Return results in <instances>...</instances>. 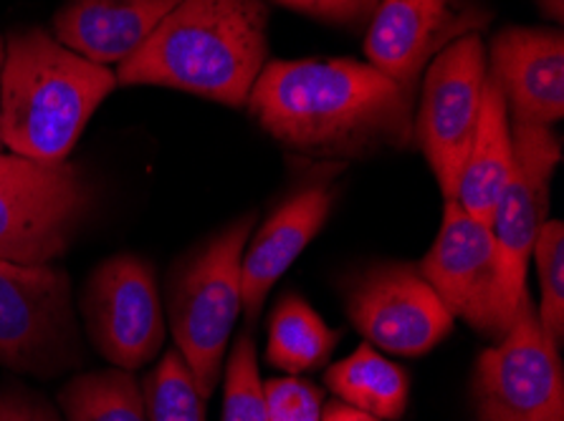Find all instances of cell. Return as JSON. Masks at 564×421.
Listing matches in <instances>:
<instances>
[{
    "instance_id": "6da1fadb",
    "label": "cell",
    "mask_w": 564,
    "mask_h": 421,
    "mask_svg": "<svg viewBox=\"0 0 564 421\" xmlns=\"http://www.w3.org/2000/svg\"><path fill=\"white\" fill-rule=\"evenodd\" d=\"M246 107L273 140L312 159H365L413 142L415 93L349 58L271 62Z\"/></svg>"
},
{
    "instance_id": "7a4b0ae2",
    "label": "cell",
    "mask_w": 564,
    "mask_h": 421,
    "mask_svg": "<svg viewBox=\"0 0 564 421\" xmlns=\"http://www.w3.org/2000/svg\"><path fill=\"white\" fill-rule=\"evenodd\" d=\"M269 56L263 0H181L117 68L122 86H165L246 107Z\"/></svg>"
},
{
    "instance_id": "3957f363",
    "label": "cell",
    "mask_w": 564,
    "mask_h": 421,
    "mask_svg": "<svg viewBox=\"0 0 564 421\" xmlns=\"http://www.w3.org/2000/svg\"><path fill=\"white\" fill-rule=\"evenodd\" d=\"M117 86L112 68L62 46L46 31L13 33L6 41L0 142L19 157L64 162Z\"/></svg>"
},
{
    "instance_id": "277c9868",
    "label": "cell",
    "mask_w": 564,
    "mask_h": 421,
    "mask_svg": "<svg viewBox=\"0 0 564 421\" xmlns=\"http://www.w3.org/2000/svg\"><path fill=\"white\" fill-rule=\"evenodd\" d=\"M253 214L236 220L177 265L167 286V323L175 351L208 401L224 374L228 341L241 315V263Z\"/></svg>"
},
{
    "instance_id": "5b68a950",
    "label": "cell",
    "mask_w": 564,
    "mask_h": 421,
    "mask_svg": "<svg viewBox=\"0 0 564 421\" xmlns=\"http://www.w3.org/2000/svg\"><path fill=\"white\" fill-rule=\"evenodd\" d=\"M94 190L72 162L0 154V263L48 265L91 212Z\"/></svg>"
},
{
    "instance_id": "8992f818",
    "label": "cell",
    "mask_w": 564,
    "mask_h": 421,
    "mask_svg": "<svg viewBox=\"0 0 564 421\" xmlns=\"http://www.w3.org/2000/svg\"><path fill=\"white\" fill-rule=\"evenodd\" d=\"M476 421H564L560 348L524 296L503 339L476 358L471 376Z\"/></svg>"
},
{
    "instance_id": "52a82bcc",
    "label": "cell",
    "mask_w": 564,
    "mask_h": 421,
    "mask_svg": "<svg viewBox=\"0 0 564 421\" xmlns=\"http://www.w3.org/2000/svg\"><path fill=\"white\" fill-rule=\"evenodd\" d=\"M79 361L68 275L51 265L0 263V366L56 376Z\"/></svg>"
},
{
    "instance_id": "ba28073f",
    "label": "cell",
    "mask_w": 564,
    "mask_h": 421,
    "mask_svg": "<svg viewBox=\"0 0 564 421\" xmlns=\"http://www.w3.org/2000/svg\"><path fill=\"white\" fill-rule=\"evenodd\" d=\"M486 74V48L478 33L453 41L425 74L413 136L421 142L446 200H456L460 171L474 144Z\"/></svg>"
},
{
    "instance_id": "9c48e42d",
    "label": "cell",
    "mask_w": 564,
    "mask_h": 421,
    "mask_svg": "<svg viewBox=\"0 0 564 421\" xmlns=\"http://www.w3.org/2000/svg\"><path fill=\"white\" fill-rule=\"evenodd\" d=\"M82 315L97 354L122 372L148 366L165 346L155 270L137 255H115L94 268L82 293Z\"/></svg>"
},
{
    "instance_id": "30bf717a",
    "label": "cell",
    "mask_w": 564,
    "mask_h": 421,
    "mask_svg": "<svg viewBox=\"0 0 564 421\" xmlns=\"http://www.w3.org/2000/svg\"><path fill=\"white\" fill-rule=\"evenodd\" d=\"M514 162L489 220L499 253L501 306L511 323L527 293V270L532 247L550 212L554 169L562 162V140L552 126L511 124Z\"/></svg>"
},
{
    "instance_id": "8fae6325",
    "label": "cell",
    "mask_w": 564,
    "mask_h": 421,
    "mask_svg": "<svg viewBox=\"0 0 564 421\" xmlns=\"http://www.w3.org/2000/svg\"><path fill=\"white\" fill-rule=\"evenodd\" d=\"M345 306L355 329L388 354L423 356L453 331V315L417 265H370L349 278Z\"/></svg>"
},
{
    "instance_id": "7c38bea8",
    "label": "cell",
    "mask_w": 564,
    "mask_h": 421,
    "mask_svg": "<svg viewBox=\"0 0 564 421\" xmlns=\"http://www.w3.org/2000/svg\"><path fill=\"white\" fill-rule=\"evenodd\" d=\"M417 270L453 318L494 343L503 339L509 321L501 306L499 253L489 222L468 214L456 200H446L438 237Z\"/></svg>"
},
{
    "instance_id": "4fadbf2b",
    "label": "cell",
    "mask_w": 564,
    "mask_h": 421,
    "mask_svg": "<svg viewBox=\"0 0 564 421\" xmlns=\"http://www.w3.org/2000/svg\"><path fill=\"white\" fill-rule=\"evenodd\" d=\"M489 23L491 11L474 0H378L365 54L370 66L415 93L425 66L443 48Z\"/></svg>"
},
{
    "instance_id": "5bb4252c",
    "label": "cell",
    "mask_w": 564,
    "mask_h": 421,
    "mask_svg": "<svg viewBox=\"0 0 564 421\" xmlns=\"http://www.w3.org/2000/svg\"><path fill=\"white\" fill-rule=\"evenodd\" d=\"M489 76L511 124L552 126L564 117V36L560 29H503L491 41Z\"/></svg>"
},
{
    "instance_id": "9a60e30c",
    "label": "cell",
    "mask_w": 564,
    "mask_h": 421,
    "mask_svg": "<svg viewBox=\"0 0 564 421\" xmlns=\"http://www.w3.org/2000/svg\"><path fill=\"white\" fill-rule=\"evenodd\" d=\"M332 202L335 195L329 187H304L256 232L241 263V311L246 321L253 323L259 318L273 282L292 268V263L327 222Z\"/></svg>"
},
{
    "instance_id": "2e32d148",
    "label": "cell",
    "mask_w": 564,
    "mask_h": 421,
    "mask_svg": "<svg viewBox=\"0 0 564 421\" xmlns=\"http://www.w3.org/2000/svg\"><path fill=\"white\" fill-rule=\"evenodd\" d=\"M181 0H68L54 38L99 66L130 58Z\"/></svg>"
},
{
    "instance_id": "e0dca14e",
    "label": "cell",
    "mask_w": 564,
    "mask_h": 421,
    "mask_svg": "<svg viewBox=\"0 0 564 421\" xmlns=\"http://www.w3.org/2000/svg\"><path fill=\"white\" fill-rule=\"evenodd\" d=\"M511 162H514V140H511L507 101H503L497 81L486 74L481 114H478L476 136L456 192L460 208L474 218L489 222L503 187L509 182Z\"/></svg>"
},
{
    "instance_id": "ac0fdd59",
    "label": "cell",
    "mask_w": 564,
    "mask_h": 421,
    "mask_svg": "<svg viewBox=\"0 0 564 421\" xmlns=\"http://www.w3.org/2000/svg\"><path fill=\"white\" fill-rule=\"evenodd\" d=\"M324 384L339 401L382 421H400L408 409V372L380 356L370 343H362L352 356L329 366L324 374Z\"/></svg>"
},
{
    "instance_id": "d6986e66",
    "label": "cell",
    "mask_w": 564,
    "mask_h": 421,
    "mask_svg": "<svg viewBox=\"0 0 564 421\" xmlns=\"http://www.w3.org/2000/svg\"><path fill=\"white\" fill-rule=\"evenodd\" d=\"M339 343V333L302 296L289 293L273 308L269 321L267 358L273 368L289 376L314 372L327 364Z\"/></svg>"
},
{
    "instance_id": "ffe728a7",
    "label": "cell",
    "mask_w": 564,
    "mask_h": 421,
    "mask_svg": "<svg viewBox=\"0 0 564 421\" xmlns=\"http://www.w3.org/2000/svg\"><path fill=\"white\" fill-rule=\"evenodd\" d=\"M58 403L66 421H150L137 376L115 366L74 376Z\"/></svg>"
},
{
    "instance_id": "44dd1931",
    "label": "cell",
    "mask_w": 564,
    "mask_h": 421,
    "mask_svg": "<svg viewBox=\"0 0 564 421\" xmlns=\"http://www.w3.org/2000/svg\"><path fill=\"white\" fill-rule=\"evenodd\" d=\"M150 421H205L193 374L175 348L165 351L140 381Z\"/></svg>"
},
{
    "instance_id": "7402d4cb",
    "label": "cell",
    "mask_w": 564,
    "mask_h": 421,
    "mask_svg": "<svg viewBox=\"0 0 564 421\" xmlns=\"http://www.w3.org/2000/svg\"><path fill=\"white\" fill-rule=\"evenodd\" d=\"M540 278L542 300L536 308L540 323L554 346L562 348L564 339V225L560 220H546L532 247Z\"/></svg>"
},
{
    "instance_id": "603a6c76",
    "label": "cell",
    "mask_w": 564,
    "mask_h": 421,
    "mask_svg": "<svg viewBox=\"0 0 564 421\" xmlns=\"http://www.w3.org/2000/svg\"><path fill=\"white\" fill-rule=\"evenodd\" d=\"M220 421H269L259 361H256V343L249 333H241L234 348L228 351L224 417H220Z\"/></svg>"
},
{
    "instance_id": "cb8c5ba5",
    "label": "cell",
    "mask_w": 564,
    "mask_h": 421,
    "mask_svg": "<svg viewBox=\"0 0 564 421\" xmlns=\"http://www.w3.org/2000/svg\"><path fill=\"white\" fill-rule=\"evenodd\" d=\"M269 421H319L322 391L299 376H276L263 384Z\"/></svg>"
},
{
    "instance_id": "d4e9b609",
    "label": "cell",
    "mask_w": 564,
    "mask_h": 421,
    "mask_svg": "<svg viewBox=\"0 0 564 421\" xmlns=\"http://www.w3.org/2000/svg\"><path fill=\"white\" fill-rule=\"evenodd\" d=\"M276 3L292 8L296 13L312 15L316 21L362 29L370 23L378 0H276Z\"/></svg>"
},
{
    "instance_id": "484cf974",
    "label": "cell",
    "mask_w": 564,
    "mask_h": 421,
    "mask_svg": "<svg viewBox=\"0 0 564 421\" xmlns=\"http://www.w3.org/2000/svg\"><path fill=\"white\" fill-rule=\"evenodd\" d=\"M0 421H66L46 399L33 391H0Z\"/></svg>"
},
{
    "instance_id": "4316f807",
    "label": "cell",
    "mask_w": 564,
    "mask_h": 421,
    "mask_svg": "<svg viewBox=\"0 0 564 421\" xmlns=\"http://www.w3.org/2000/svg\"><path fill=\"white\" fill-rule=\"evenodd\" d=\"M319 421H382V419L367 414V411L357 407H349L345 401H332L327 403V409H322Z\"/></svg>"
},
{
    "instance_id": "83f0119b",
    "label": "cell",
    "mask_w": 564,
    "mask_h": 421,
    "mask_svg": "<svg viewBox=\"0 0 564 421\" xmlns=\"http://www.w3.org/2000/svg\"><path fill=\"white\" fill-rule=\"evenodd\" d=\"M536 3H540L546 19H554V21L564 19V0H536Z\"/></svg>"
},
{
    "instance_id": "f1b7e54d",
    "label": "cell",
    "mask_w": 564,
    "mask_h": 421,
    "mask_svg": "<svg viewBox=\"0 0 564 421\" xmlns=\"http://www.w3.org/2000/svg\"><path fill=\"white\" fill-rule=\"evenodd\" d=\"M3 64H6V41L0 36V93H3Z\"/></svg>"
}]
</instances>
